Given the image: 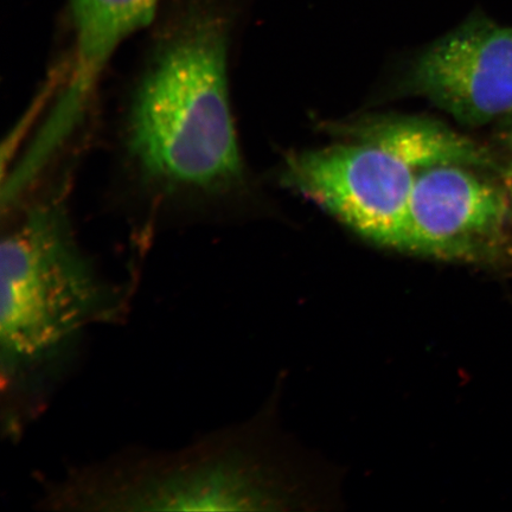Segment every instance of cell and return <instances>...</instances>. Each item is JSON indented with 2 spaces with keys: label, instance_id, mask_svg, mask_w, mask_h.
Instances as JSON below:
<instances>
[{
  "label": "cell",
  "instance_id": "cell-4",
  "mask_svg": "<svg viewBox=\"0 0 512 512\" xmlns=\"http://www.w3.org/2000/svg\"><path fill=\"white\" fill-rule=\"evenodd\" d=\"M415 171L360 143L294 153L281 182L318 204L362 238L399 249Z\"/></svg>",
  "mask_w": 512,
  "mask_h": 512
},
{
  "label": "cell",
  "instance_id": "cell-1",
  "mask_svg": "<svg viewBox=\"0 0 512 512\" xmlns=\"http://www.w3.org/2000/svg\"><path fill=\"white\" fill-rule=\"evenodd\" d=\"M133 294L102 278L59 200L29 209L0 246V428L17 443L73 370L88 332L121 323Z\"/></svg>",
  "mask_w": 512,
  "mask_h": 512
},
{
  "label": "cell",
  "instance_id": "cell-6",
  "mask_svg": "<svg viewBox=\"0 0 512 512\" xmlns=\"http://www.w3.org/2000/svg\"><path fill=\"white\" fill-rule=\"evenodd\" d=\"M403 94L424 96L466 126L512 117V27L469 19L418 56Z\"/></svg>",
  "mask_w": 512,
  "mask_h": 512
},
{
  "label": "cell",
  "instance_id": "cell-5",
  "mask_svg": "<svg viewBox=\"0 0 512 512\" xmlns=\"http://www.w3.org/2000/svg\"><path fill=\"white\" fill-rule=\"evenodd\" d=\"M488 172L460 165L415 172L399 251L484 264L507 246L512 201Z\"/></svg>",
  "mask_w": 512,
  "mask_h": 512
},
{
  "label": "cell",
  "instance_id": "cell-7",
  "mask_svg": "<svg viewBox=\"0 0 512 512\" xmlns=\"http://www.w3.org/2000/svg\"><path fill=\"white\" fill-rule=\"evenodd\" d=\"M160 0H70L74 48L66 83L42 124L44 134L64 142L85 114L114 51L152 22Z\"/></svg>",
  "mask_w": 512,
  "mask_h": 512
},
{
  "label": "cell",
  "instance_id": "cell-9",
  "mask_svg": "<svg viewBox=\"0 0 512 512\" xmlns=\"http://www.w3.org/2000/svg\"><path fill=\"white\" fill-rule=\"evenodd\" d=\"M507 130H505V145L510 153V160L507 166V176L512 177V117L507 119Z\"/></svg>",
  "mask_w": 512,
  "mask_h": 512
},
{
  "label": "cell",
  "instance_id": "cell-2",
  "mask_svg": "<svg viewBox=\"0 0 512 512\" xmlns=\"http://www.w3.org/2000/svg\"><path fill=\"white\" fill-rule=\"evenodd\" d=\"M228 18L192 0L165 25L128 111L140 175L171 192L219 195L242 182L228 83Z\"/></svg>",
  "mask_w": 512,
  "mask_h": 512
},
{
  "label": "cell",
  "instance_id": "cell-3",
  "mask_svg": "<svg viewBox=\"0 0 512 512\" xmlns=\"http://www.w3.org/2000/svg\"><path fill=\"white\" fill-rule=\"evenodd\" d=\"M248 433L222 428L175 450L130 447L47 479L37 508L57 512L258 511L274 508L270 473Z\"/></svg>",
  "mask_w": 512,
  "mask_h": 512
},
{
  "label": "cell",
  "instance_id": "cell-8",
  "mask_svg": "<svg viewBox=\"0 0 512 512\" xmlns=\"http://www.w3.org/2000/svg\"><path fill=\"white\" fill-rule=\"evenodd\" d=\"M330 127L335 136L386 151L415 172L460 165L507 175L488 149L434 119L415 115H366Z\"/></svg>",
  "mask_w": 512,
  "mask_h": 512
}]
</instances>
